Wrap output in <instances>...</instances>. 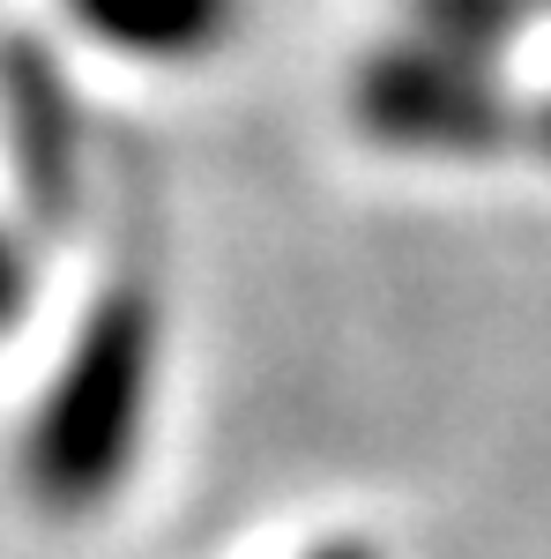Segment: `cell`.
<instances>
[{
    "instance_id": "obj_1",
    "label": "cell",
    "mask_w": 551,
    "mask_h": 559,
    "mask_svg": "<svg viewBox=\"0 0 551 559\" xmlns=\"http://www.w3.org/2000/svg\"><path fill=\"white\" fill-rule=\"evenodd\" d=\"M89 8H105L120 31H149V15H157V31H187L202 15V0H89Z\"/></svg>"
}]
</instances>
